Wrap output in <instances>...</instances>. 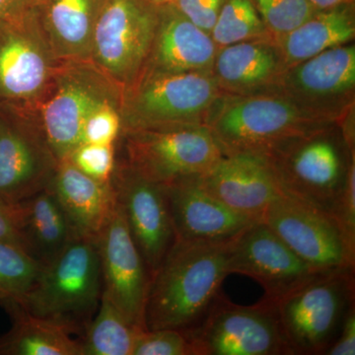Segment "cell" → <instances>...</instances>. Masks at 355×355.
Returning <instances> with one entry per match:
<instances>
[{
	"label": "cell",
	"mask_w": 355,
	"mask_h": 355,
	"mask_svg": "<svg viewBox=\"0 0 355 355\" xmlns=\"http://www.w3.org/2000/svg\"><path fill=\"white\" fill-rule=\"evenodd\" d=\"M218 49L211 35L173 4L159 6L155 37L142 74L211 73Z\"/></svg>",
	"instance_id": "obj_20"
},
{
	"label": "cell",
	"mask_w": 355,
	"mask_h": 355,
	"mask_svg": "<svg viewBox=\"0 0 355 355\" xmlns=\"http://www.w3.org/2000/svg\"><path fill=\"white\" fill-rule=\"evenodd\" d=\"M326 354H355V306L349 310V314L343 322L342 330Z\"/></svg>",
	"instance_id": "obj_37"
},
{
	"label": "cell",
	"mask_w": 355,
	"mask_h": 355,
	"mask_svg": "<svg viewBox=\"0 0 355 355\" xmlns=\"http://www.w3.org/2000/svg\"><path fill=\"white\" fill-rule=\"evenodd\" d=\"M153 4L157 6H167V4H172L175 0H149Z\"/></svg>",
	"instance_id": "obj_40"
},
{
	"label": "cell",
	"mask_w": 355,
	"mask_h": 355,
	"mask_svg": "<svg viewBox=\"0 0 355 355\" xmlns=\"http://www.w3.org/2000/svg\"><path fill=\"white\" fill-rule=\"evenodd\" d=\"M97 246L103 292L132 326L146 330L144 311L151 275L133 241L119 202L97 238Z\"/></svg>",
	"instance_id": "obj_17"
},
{
	"label": "cell",
	"mask_w": 355,
	"mask_h": 355,
	"mask_svg": "<svg viewBox=\"0 0 355 355\" xmlns=\"http://www.w3.org/2000/svg\"><path fill=\"white\" fill-rule=\"evenodd\" d=\"M51 51L60 62H90L93 32L104 0H31Z\"/></svg>",
	"instance_id": "obj_23"
},
{
	"label": "cell",
	"mask_w": 355,
	"mask_h": 355,
	"mask_svg": "<svg viewBox=\"0 0 355 355\" xmlns=\"http://www.w3.org/2000/svg\"><path fill=\"white\" fill-rule=\"evenodd\" d=\"M102 292L97 240L74 237L55 260L44 266L20 305L33 316L83 336L97 312Z\"/></svg>",
	"instance_id": "obj_4"
},
{
	"label": "cell",
	"mask_w": 355,
	"mask_h": 355,
	"mask_svg": "<svg viewBox=\"0 0 355 355\" xmlns=\"http://www.w3.org/2000/svg\"><path fill=\"white\" fill-rule=\"evenodd\" d=\"M225 93L211 73H144L123 91V130L207 127Z\"/></svg>",
	"instance_id": "obj_5"
},
{
	"label": "cell",
	"mask_w": 355,
	"mask_h": 355,
	"mask_svg": "<svg viewBox=\"0 0 355 355\" xmlns=\"http://www.w3.org/2000/svg\"><path fill=\"white\" fill-rule=\"evenodd\" d=\"M336 220L342 226L350 242L355 244V162L350 167L347 188Z\"/></svg>",
	"instance_id": "obj_36"
},
{
	"label": "cell",
	"mask_w": 355,
	"mask_h": 355,
	"mask_svg": "<svg viewBox=\"0 0 355 355\" xmlns=\"http://www.w3.org/2000/svg\"><path fill=\"white\" fill-rule=\"evenodd\" d=\"M261 220L313 270H354L355 244L330 214L282 193L268 205Z\"/></svg>",
	"instance_id": "obj_12"
},
{
	"label": "cell",
	"mask_w": 355,
	"mask_h": 355,
	"mask_svg": "<svg viewBox=\"0 0 355 355\" xmlns=\"http://www.w3.org/2000/svg\"><path fill=\"white\" fill-rule=\"evenodd\" d=\"M183 333L191 355H291L275 304L265 298L241 306L219 293L200 323Z\"/></svg>",
	"instance_id": "obj_11"
},
{
	"label": "cell",
	"mask_w": 355,
	"mask_h": 355,
	"mask_svg": "<svg viewBox=\"0 0 355 355\" xmlns=\"http://www.w3.org/2000/svg\"><path fill=\"white\" fill-rule=\"evenodd\" d=\"M210 35L219 49L252 40L272 38L252 0H224Z\"/></svg>",
	"instance_id": "obj_28"
},
{
	"label": "cell",
	"mask_w": 355,
	"mask_h": 355,
	"mask_svg": "<svg viewBox=\"0 0 355 355\" xmlns=\"http://www.w3.org/2000/svg\"><path fill=\"white\" fill-rule=\"evenodd\" d=\"M21 203L28 254L42 266L50 265L76 237L69 218L49 188L21 200Z\"/></svg>",
	"instance_id": "obj_25"
},
{
	"label": "cell",
	"mask_w": 355,
	"mask_h": 355,
	"mask_svg": "<svg viewBox=\"0 0 355 355\" xmlns=\"http://www.w3.org/2000/svg\"><path fill=\"white\" fill-rule=\"evenodd\" d=\"M272 91L340 123L354 105V44L335 46L289 67Z\"/></svg>",
	"instance_id": "obj_13"
},
{
	"label": "cell",
	"mask_w": 355,
	"mask_h": 355,
	"mask_svg": "<svg viewBox=\"0 0 355 355\" xmlns=\"http://www.w3.org/2000/svg\"><path fill=\"white\" fill-rule=\"evenodd\" d=\"M58 161L36 112L0 109V196L21 202L48 188Z\"/></svg>",
	"instance_id": "obj_14"
},
{
	"label": "cell",
	"mask_w": 355,
	"mask_h": 355,
	"mask_svg": "<svg viewBox=\"0 0 355 355\" xmlns=\"http://www.w3.org/2000/svg\"><path fill=\"white\" fill-rule=\"evenodd\" d=\"M116 146L81 144L67 156L77 169L103 183H111L118 160Z\"/></svg>",
	"instance_id": "obj_31"
},
{
	"label": "cell",
	"mask_w": 355,
	"mask_h": 355,
	"mask_svg": "<svg viewBox=\"0 0 355 355\" xmlns=\"http://www.w3.org/2000/svg\"><path fill=\"white\" fill-rule=\"evenodd\" d=\"M121 160L142 177L168 184L198 176L223 156L205 125L121 132Z\"/></svg>",
	"instance_id": "obj_10"
},
{
	"label": "cell",
	"mask_w": 355,
	"mask_h": 355,
	"mask_svg": "<svg viewBox=\"0 0 355 355\" xmlns=\"http://www.w3.org/2000/svg\"><path fill=\"white\" fill-rule=\"evenodd\" d=\"M229 275L239 273L256 280L266 300H279L320 273L294 253L261 220L243 229L228 242Z\"/></svg>",
	"instance_id": "obj_15"
},
{
	"label": "cell",
	"mask_w": 355,
	"mask_h": 355,
	"mask_svg": "<svg viewBox=\"0 0 355 355\" xmlns=\"http://www.w3.org/2000/svg\"><path fill=\"white\" fill-rule=\"evenodd\" d=\"M163 186L176 239L227 241L261 219L229 209L202 188L198 176Z\"/></svg>",
	"instance_id": "obj_18"
},
{
	"label": "cell",
	"mask_w": 355,
	"mask_h": 355,
	"mask_svg": "<svg viewBox=\"0 0 355 355\" xmlns=\"http://www.w3.org/2000/svg\"><path fill=\"white\" fill-rule=\"evenodd\" d=\"M1 304L13 324L0 338V355H81L79 340L60 324L33 316L18 303Z\"/></svg>",
	"instance_id": "obj_26"
},
{
	"label": "cell",
	"mask_w": 355,
	"mask_h": 355,
	"mask_svg": "<svg viewBox=\"0 0 355 355\" xmlns=\"http://www.w3.org/2000/svg\"><path fill=\"white\" fill-rule=\"evenodd\" d=\"M121 107V102H109L96 109L85 121L81 144L116 146L123 130Z\"/></svg>",
	"instance_id": "obj_32"
},
{
	"label": "cell",
	"mask_w": 355,
	"mask_h": 355,
	"mask_svg": "<svg viewBox=\"0 0 355 355\" xmlns=\"http://www.w3.org/2000/svg\"><path fill=\"white\" fill-rule=\"evenodd\" d=\"M266 31L279 40L317 12L308 0H252Z\"/></svg>",
	"instance_id": "obj_30"
},
{
	"label": "cell",
	"mask_w": 355,
	"mask_h": 355,
	"mask_svg": "<svg viewBox=\"0 0 355 355\" xmlns=\"http://www.w3.org/2000/svg\"><path fill=\"white\" fill-rule=\"evenodd\" d=\"M198 179L209 195L229 209L261 218L284 193L268 163L252 154L223 155Z\"/></svg>",
	"instance_id": "obj_19"
},
{
	"label": "cell",
	"mask_w": 355,
	"mask_h": 355,
	"mask_svg": "<svg viewBox=\"0 0 355 355\" xmlns=\"http://www.w3.org/2000/svg\"><path fill=\"white\" fill-rule=\"evenodd\" d=\"M48 188L62 205L76 237L97 240L118 205L112 182L96 181L67 159L58 163Z\"/></svg>",
	"instance_id": "obj_22"
},
{
	"label": "cell",
	"mask_w": 355,
	"mask_h": 355,
	"mask_svg": "<svg viewBox=\"0 0 355 355\" xmlns=\"http://www.w3.org/2000/svg\"><path fill=\"white\" fill-rule=\"evenodd\" d=\"M317 10L334 8L345 4L354 3L355 0H308Z\"/></svg>",
	"instance_id": "obj_39"
},
{
	"label": "cell",
	"mask_w": 355,
	"mask_h": 355,
	"mask_svg": "<svg viewBox=\"0 0 355 355\" xmlns=\"http://www.w3.org/2000/svg\"><path fill=\"white\" fill-rule=\"evenodd\" d=\"M123 90L91 62H64L58 67L37 118L58 162L83 142L89 116L102 105L121 102Z\"/></svg>",
	"instance_id": "obj_8"
},
{
	"label": "cell",
	"mask_w": 355,
	"mask_h": 355,
	"mask_svg": "<svg viewBox=\"0 0 355 355\" xmlns=\"http://www.w3.org/2000/svg\"><path fill=\"white\" fill-rule=\"evenodd\" d=\"M224 0H175L173 6L196 26L211 33Z\"/></svg>",
	"instance_id": "obj_35"
},
{
	"label": "cell",
	"mask_w": 355,
	"mask_h": 355,
	"mask_svg": "<svg viewBox=\"0 0 355 355\" xmlns=\"http://www.w3.org/2000/svg\"><path fill=\"white\" fill-rule=\"evenodd\" d=\"M112 183L130 234L151 277L176 240L165 187L118 157Z\"/></svg>",
	"instance_id": "obj_16"
},
{
	"label": "cell",
	"mask_w": 355,
	"mask_h": 355,
	"mask_svg": "<svg viewBox=\"0 0 355 355\" xmlns=\"http://www.w3.org/2000/svg\"><path fill=\"white\" fill-rule=\"evenodd\" d=\"M141 331L132 326L102 292L97 312L78 340L81 355H132Z\"/></svg>",
	"instance_id": "obj_27"
},
{
	"label": "cell",
	"mask_w": 355,
	"mask_h": 355,
	"mask_svg": "<svg viewBox=\"0 0 355 355\" xmlns=\"http://www.w3.org/2000/svg\"><path fill=\"white\" fill-rule=\"evenodd\" d=\"M228 242L175 240L151 277L146 330L187 331L200 323L229 275Z\"/></svg>",
	"instance_id": "obj_1"
},
{
	"label": "cell",
	"mask_w": 355,
	"mask_h": 355,
	"mask_svg": "<svg viewBox=\"0 0 355 355\" xmlns=\"http://www.w3.org/2000/svg\"><path fill=\"white\" fill-rule=\"evenodd\" d=\"M354 270L320 272L272 302L289 354H326L354 307Z\"/></svg>",
	"instance_id": "obj_6"
},
{
	"label": "cell",
	"mask_w": 355,
	"mask_h": 355,
	"mask_svg": "<svg viewBox=\"0 0 355 355\" xmlns=\"http://www.w3.org/2000/svg\"><path fill=\"white\" fill-rule=\"evenodd\" d=\"M132 355H191V349L182 331L142 330L135 340Z\"/></svg>",
	"instance_id": "obj_33"
},
{
	"label": "cell",
	"mask_w": 355,
	"mask_h": 355,
	"mask_svg": "<svg viewBox=\"0 0 355 355\" xmlns=\"http://www.w3.org/2000/svg\"><path fill=\"white\" fill-rule=\"evenodd\" d=\"M286 69L279 44L268 38L218 49L211 74L225 94L250 95L272 91Z\"/></svg>",
	"instance_id": "obj_21"
},
{
	"label": "cell",
	"mask_w": 355,
	"mask_h": 355,
	"mask_svg": "<svg viewBox=\"0 0 355 355\" xmlns=\"http://www.w3.org/2000/svg\"><path fill=\"white\" fill-rule=\"evenodd\" d=\"M149 0H104L91 44L90 62L121 90L141 76L158 24Z\"/></svg>",
	"instance_id": "obj_9"
},
{
	"label": "cell",
	"mask_w": 355,
	"mask_h": 355,
	"mask_svg": "<svg viewBox=\"0 0 355 355\" xmlns=\"http://www.w3.org/2000/svg\"><path fill=\"white\" fill-rule=\"evenodd\" d=\"M335 123H340L270 91L224 95L207 127L223 155L252 154L263 157L288 140Z\"/></svg>",
	"instance_id": "obj_2"
},
{
	"label": "cell",
	"mask_w": 355,
	"mask_h": 355,
	"mask_svg": "<svg viewBox=\"0 0 355 355\" xmlns=\"http://www.w3.org/2000/svg\"><path fill=\"white\" fill-rule=\"evenodd\" d=\"M0 242L12 244L27 252L24 234H23L22 203L8 200L1 196H0Z\"/></svg>",
	"instance_id": "obj_34"
},
{
	"label": "cell",
	"mask_w": 355,
	"mask_h": 355,
	"mask_svg": "<svg viewBox=\"0 0 355 355\" xmlns=\"http://www.w3.org/2000/svg\"><path fill=\"white\" fill-rule=\"evenodd\" d=\"M355 38V2L318 10L286 36L275 40L287 69Z\"/></svg>",
	"instance_id": "obj_24"
},
{
	"label": "cell",
	"mask_w": 355,
	"mask_h": 355,
	"mask_svg": "<svg viewBox=\"0 0 355 355\" xmlns=\"http://www.w3.org/2000/svg\"><path fill=\"white\" fill-rule=\"evenodd\" d=\"M43 268L24 250L0 242V302L21 304Z\"/></svg>",
	"instance_id": "obj_29"
},
{
	"label": "cell",
	"mask_w": 355,
	"mask_h": 355,
	"mask_svg": "<svg viewBox=\"0 0 355 355\" xmlns=\"http://www.w3.org/2000/svg\"><path fill=\"white\" fill-rule=\"evenodd\" d=\"M29 0H0V22L22 9Z\"/></svg>",
	"instance_id": "obj_38"
},
{
	"label": "cell",
	"mask_w": 355,
	"mask_h": 355,
	"mask_svg": "<svg viewBox=\"0 0 355 355\" xmlns=\"http://www.w3.org/2000/svg\"><path fill=\"white\" fill-rule=\"evenodd\" d=\"M62 62L51 51L29 0L0 22V109L35 113Z\"/></svg>",
	"instance_id": "obj_7"
},
{
	"label": "cell",
	"mask_w": 355,
	"mask_h": 355,
	"mask_svg": "<svg viewBox=\"0 0 355 355\" xmlns=\"http://www.w3.org/2000/svg\"><path fill=\"white\" fill-rule=\"evenodd\" d=\"M263 158L286 195L336 219L355 162L340 123L288 140Z\"/></svg>",
	"instance_id": "obj_3"
}]
</instances>
